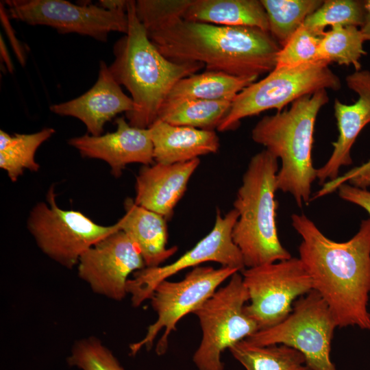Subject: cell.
<instances>
[{"instance_id":"29","label":"cell","mask_w":370,"mask_h":370,"mask_svg":"<svg viewBox=\"0 0 370 370\" xmlns=\"http://www.w3.org/2000/svg\"><path fill=\"white\" fill-rule=\"evenodd\" d=\"M67 362L81 370H125L112 352L95 336L76 341Z\"/></svg>"},{"instance_id":"9","label":"cell","mask_w":370,"mask_h":370,"mask_svg":"<svg viewBox=\"0 0 370 370\" xmlns=\"http://www.w3.org/2000/svg\"><path fill=\"white\" fill-rule=\"evenodd\" d=\"M238 271L229 267L214 269L197 266L180 281L165 280L159 283L149 299L157 319L147 328L145 336L140 341L130 345V354L136 355L143 347L150 349L157 335L163 330L156 347L157 354L163 355L168 349L169 336L175 330L180 319L193 313L223 282Z\"/></svg>"},{"instance_id":"33","label":"cell","mask_w":370,"mask_h":370,"mask_svg":"<svg viewBox=\"0 0 370 370\" xmlns=\"http://www.w3.org/2000/svg\"><path fill=\"white\" fill-rule=\"evenodd\" d=\"M336 190L341 199L362 208L370 216L369 190L356 187L349 183L340 185Z\"/></svg>"},{"instance_id":"13","label":"cell","mask_w":370,"mask_h":370,"mask_svg":"<svg viewBox=\"0 0 370 370\" xmlns=\"http://www.w3.org/2000/svg\"><path fill=\"white\" fill-rule=\"evenodd\" d=\"M238 219L234 208L222 217L217 209L212 230L191 249L175 262L156 267H145L133 273L127 282V293L131 295L134 307L149 299L155 288L162 281L189 267H195L206 262H215L243 271L245 267L240 250L232 237L233 227Z\"/></svg>"},{"instance_id":"35","label":"cell","mask_w":370,"mask_h":370,"mask_svg":"<svg viewBox=\"0 0 370 370\" xmlns=\"http://www.w3.org/2000/svg\"><path fill=\"white\" fill-rule=\"evenodd\" d=\"M366 15L363 25L360 27V31L365 41L370 42V0H365Z\"/></svg>"},{"instance_id":"5","label":"cell","mask_w":370,"mask_h":370,"mask_svg":"<svg viewBox=\"0 0 370 370\" xmlns=\"http://www.w3.org/2000/svg\"><path fill=\"white\" fill-rule=\"evenodd\" d=\"M278 158L264 149L250 160L234 202L238 219L232 232L245 269L291 258L276 226Z\"/></svg>"},{"instance_id":"14","label":"cell","mask_w":370,"mask_h":370,"mask_svg":"<svg viewBox=\"0 0 370 370\" xmlns=\"http://www.w3.org/2000/svg\"><path fill=\"white\" fill-rule=\"evenodd\" d=\"M145 267L135 243L121 230L88 249L77 263L79 277L100 295L123 299L129 275Z\"/></svg>"},{"instance_id":"27","label":"cell","mask_w":370,"mask_h":370,"mask_svg":"<svg viewBox=\"0 0 370 370\" xmlns=\"http://www.w3.org/2000/svg\"><path fill=\"white\" fill-rule=\"evenodd\" d=\"M267 12L269 33L282 47L323 4L322 0H260Z\"/></svg>"},{"instance_id":"36","label":"cell","mask_w":370,"mask_h":370,"mask_svg":"<svg viewBox=\"0 0 370 370\" xmlns=\"http://www.w3.org/2000/svg\"><path fill=\"white\" fill-rule=\"evenodd\" d=\"M1 54L3 57V59L4 62H5V64L8 67V69L12 72V64L11 62V60L10 59V57L8 56V53H7V49L5 47V45L4 44V42L2 40V37L1 36Z\"/></svg>"},{"instance_id":"22","label":"cell","mask_w":370,"mask_h":370,"mask_svg":"<svg viewBox=\"0 0 370 370\" xmlns=\"http://www.w3.org/2000/svg\"><path fill=\"white\" fill-rule=\"evenodd\" d=\"M256 78L242 77L219 71H206L180 79L165 102L182 99L232 101Z\"/></svg>"},{"instance_id":"24","label":"cell","mask_w":370,"mask_h":370,"mask_svg":"<svg viewBox=\"0 0 370 370\" xmlns=\"http://www.w3.org/2000/svg\"><path fill=\"white\" fill-rule=\"evenodd\" d=\"M229 350L246 370H311L300 352L285 345L261 346L244 339Z\"/></svg>"},{"instance_id":"21","label":"cell","mask_w":370,"mask_h":370,"mask_svg":"<svg viewBox=\"0 0 370 370\" xmlns=\"http://www.w3.org/2000/svg\"><path fill=\"white\" fill-rule=\"evenodd\" d=\"M182 18L230 27H252L269 32L260 0H192Z\"/></svg>"},{"instance_id":"31","label":"cell","mask_w":370,"mask_h":370,"mask_svg":"<svg viewBox=\"0 0 370 370\" xmlns=\"http://www.w3.org/2000/svg\"><path fill=\"white\" fill-rule=\"evenodd\" d=\"M192 0H138L136 11L142 23L171 16H182Z\"/></svg>"},{"instance_id":"12","label":"cell","mask_w":370,"mask_h":370,"mask_svg":"<svg viewBox=\"0 0 370 370\" xmlns=\"http://www.w3.org/2000/svg\"><path fill=\"white\" fill-rule=\"evenodd\" d=\"M12 18L30 25L51 27L60 34L76 33L106 42L112 32H127V12L109 11L92 3L64 0L5 1Z\"/></svg>"},{"instance_id":"6","label":"cell","mask_w":370,"mask_h":370,"mask_svg":"<svg viewBox=\"0 0 370 370\" xmlns=\"http://www.w3.org/2000/svg\"><path fill=\"white\" fill-rule=\"evenodd\" d=\"M323 61L294 67H275L262 79L243 89L217 127L219 132L235 129L241 119L271 109L280 112L297 99L320 90H338L341 82Z\"/></svg>"},{"instance_id":"32","label":"cell","mask_w":370,"mask_h":370,"mask_svg":"<svg viewBox=\"0 0 370 370\" xmlns=\"http://www.w3.org/2000/svg\"><path fill=\"white\" fill-rule=\"evenodd\" d=\"M344 183L364 189L370 187V160L336 179L324 183L322 188L314 195L313 198L315 199L330 194Z\"/></svg>"},{"instance_id":"20","label":"cell","mask_w":370,"mask_h":370,"mask_svg":"<svg viewBox=\"0 0 370 370\" xmlns=\"http://www.w3.org/2000/svg\"><path fill=\"white\" fill-rule=\"evenodd\" d=\"M125 214L117 221L120 230L135 243L145 267H156L173 256L176 246L166 248V219L138 206L130 197L124 201Z\"/></svg>"},{"instance_id":"19","label":"cell","mask_w":370,"mask_h":370,"mask_svg":"<svg viewBox=\"0 0 370 370\" xmlns=\"http://www.w3.org/2000/svg\"><path fill=\"white\" fill-rule=\"evenodd\" d=\"M155 162H185L216 153L219 138L214 130L176 126L157 119L149 127Z\"/></svg>"},{"instance_id":"4","label":"cell","mask_w":370,"mask_h":370,"mask_svg":"<svg viewBox=\"0 0 370 370\" xmlns=\"http://www.w3.org/2000/svg\"><path fill=\"white\" fill-rule=\"evenodd\" d=\"M328 102L324 89L303 96L290 108L262 117L251 131L253 140L281 160L277 190L290 193L299 208L311 201L317 179L312 158L314 128L319 110Z\"/></svg>"},{"instance_id":"16","label":"cell","mask_w":370,"mask_h":370,"mask_svg":"<svg viewBox=\"0 0 370 370\" xmlns=\"http://www.w3.org/2000/svg\"><path fill=\"white\" fill-rule=\"evenodd\" d=\"M345 81L347 87L355 92L358 98L350 105L338 99L334 103L338 136L332 143L333 151L330 158L317 169V179L320 185L327 180L336 179L341 166L352 163V147L360 132L370 123V71H356L348 75Z\"/></svg>"},{"instance_id":"26","label":"cell","mask_w":370,"mask_h":370,"mask_svg":"<svg viewBox=\"0 0 370 370\" xmlns=\"http://www.w3.org/2000/svg\"><path fill=\"white\" fill-rule=\"evenodd\" d=\"M365 40L360 29L353 26L335 25L325 31L318 47L317 60L328 64L353 66L361 69L360 58L367 55L363 48Z\"/></svg>"},{"instance_id":"7","label":"cell","mask_w":370,"mask_h":370,"mask_svg":"<svg viewBox=\"0 0 370 370\" xmlns=\"http://www.w3.org/2000/svg\"><path fill=\"white\" fill-rule=\"evenodd\" d=\"M239 272L193 312L202 332L193 357L198 370H224L223 352L258 330L245 310L249 295Z\"/></svg>"},{"instance_id":"18","label":"cell","mask_w":370,"mask_h":370,"mask_svg":"<svg viewBox=\"0 0 370 370\" xmlns=\"http://www.w3.org/2000/svg\"><path fill=\"white\" fill-rule=\"evenodd\" d=\"M199 163V158H195L180 163L143 165L136 176L134 202L166 220L171 219Z\"/></svg>"},{"instance_id":"10","label":"cell","mask_w":370,"mask_h":370,"mask_svg":"<svg viewBox=\"0 0 370 370\" xmlns=\"http://www.w3.org/2000/svg\"><path fill=\"white\" fill-rule=\"evenodd\" d=\"M54 186L47 193V204L33 207L27 228L40 249L60 265L72 269L88 249L120 230L116 222L101 225L79 211L60 208L56 201Z\"/></svg>"},{"instance_id":"11","label":"cell","mask_w":370,"mask_h":370,"mask_svg":"<svg viewBox=\"0 0 370 370\" xmlns=\"http://www.w3.org/2000/svg\"><path fill=\"white\" fill-rule=\"evenodd\" d=\"M242 277L249 301L245 310L258 330L281 323L291 312L294 301L313 289L299 258L247 268Z\"/></svg>"},{"instance_id":"25","label":"cell","mask_w":370,"mask_h":370,"mask_svg":"<svg viewBox=\"0 0 370 370\" xmlns=\"http://www.w3.org/2000/svg\"><path fill=\"white\" fill-rule=\"evenodd\" d=\"M53 128H44L32 134L10 135L0 130V167L15 182L24 170L37 171L40 166L35 160L38 148L53 134Z\"/></svg>"},{"instance_id":"34","label":"cell","mask_w":370,"mask_h":370,"mask_svg":"<svg viewBox=\"0 0 370 370\" xmlns=\"http://www.w3.org/2000/svg\"><path fill=\"white\" fill-rule=\"evenodd\" d=\"M127 3L125 0H101L99 5L109 11L127 12Z\"/></svg>"},{"instance_id":"15","label":"cell","mask_w":370,"mask_h":370,"mask_svg":"<svg viewBox=\"0 0 370 370\" xmlns=\"http://www.w3.org/2000/svg\"><path fill=\"white\" fill-rule=\"evenodd\" d=\"M115 123L116 130L113 132L99 136L85 134L70 138L68 143L83 157L105 161L116 177L129 164H154L149 129L133 127L123 117L117 118Z\"/></svg>"},{"instance_id":"23","label":"cell","mask_w":370,"mask_h":370,"mask_svg":"<svg viewBox=\"0 0 370 370\" xmlns=\"http://www.w3.org/2000/svg\"><path fill=\"white\" fill-rule=\"evenodd\" d=\"M232 101L182 99L164 102L157 119L173 125L214 130L227 114Z\"/></svg>"},{"instance_id":"30","label":"cell","mask_w":370,"mask_h":370,"mask_svg":"<svg viewBox=\"0 0 370 370\" xmlns=\"http://www.w3.org/2000/svg\"><path fill=\"white\" fill-rule=\"evenodd\" d=\"M321 37L303 24L281 47L275 67H294L319 61L317 51Z\"/></svg>"},{"instance_id":"17","label":"cell","mask_w":370,"mask_h":370,"mask_svg":"<svg viewBox=\"0 0 370 370\" xmlns=\"http://www.w3.org/2000/svg\"><path fill=\"white\" fill-rule=\"evenodd\" d=\"M133 108L132 99L123 92L109 67L101 61L97 80L91 88L77 98L53 104L49 108L56 114L78 119L90 135L99 136L108 121L121 112L132 111Z\"/></svg>"},{"instance_id":"3","label":"cell","mask_w":370,"mask_h":370,"mask_svg":"<svg viewBox=\"0 0 370 370\" xmlns=\"http://www.w3.org/2000/svg\"><path fill=\"white\" fill-rule=\"evenodd\" d=\"M128 29L114 45V60L109 70L131 95L133 110L126 113L130 125L149 128L173 86L196 73L204 64L175 62L164 57L152 44L136 11V1H128Z\"/></svg>"},{"instance_id":"2","label":"cell","mask_w":370,"mask_h":370,"mask_svg":"<svg viewBox=\"0 0 370 370\" xmlns=\"http://www.w3.org/2000/svg\"><path fill=\"white\" fill-rule=\"evenodd\" d=\"M143 24V23H142ZM148 38L167 59L197 62L208 71L256 78L272 71L281 47L269 32L167 16L143 24Z\"/></svg>"},{"instance_id":"28","label":"cell","mask_w":370,"mask_h":370,"mask_svg":"<svg viewBox=\"0 0 370 370\" xmlns=\"http://www.w3.org/2000/svg\"><path fill=\"white\" fill-rule=\"evenodd\" d=\"M365 15V1L325 0L320 8L306 18L304 25L321 36L327 26L361 27Z\"/></svg>"},{"instance_id":"1","label":"cell","mask_w":370,"mask_h":370,"mask_svg":"<svg viewBox=\"0 0 370 370\" xmlns=\"http://www.w3.org/2000/svg\"><path fill=\"white\" fill-rule=\"evenodd\" d=\"M291 223L302 239L299 258L313 290L329 306L338 328L370 330V218L345 242L328 238L304 214H292Z\"/></svg>"},{"instance_id":"8","label":"cell","mask_w":370,"mask_h":370,"mask_svg":"<svg viewBox=\"0 0 370 370\" xmlns=\"http://www.w3.org/2000/svg\"><path fill=\"white\" fill-rule=\"evenodd\" d=\"M336 319L329 306L315 290L298 298L281 323L258 330L246 338L267 346L282 344L300 352L311 370H337L330 359Z\"/></svg>"}]
</instances>
